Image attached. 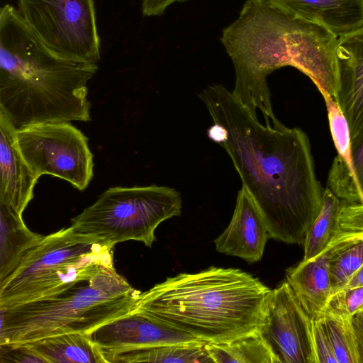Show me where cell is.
<instances>
[{
    "label": "cell",
    "mask_w": 363,
    "mask_h": 363,
    "mask_svg": "<svg viewBox=\"0 0 363 363\" xmlns=\"http://www.w3.org/2000/svg\"><path fill=\"white\" fill-rule=\"evenodd\" d=\"M319 91L325 102L330 129L337 156L349 165L352 159V144L348 121L335 99L326 91Z\"/></svg>",
    "instance_id": "d4e9b609"
},
{
    "label": "cell",
    "mask_w": 363,
    "mask_h": 363,
    "mask_svg": "<svg viewBox=\"0 0 363 363\" xmlns=\"http://www.w3.org/2000/svg\"><path fill=\"white\" fill-rule=\"evenodd\" d=\"M362 211H363V203H356Z\"/></svg>",
    "instance_id": "1f68e13d"
},
{
    "label": "cell",
    "mask_w": 363,
    "mask_h": 363,
    "mask_svg": "<svg viewBox=\"0 0 363 363\" xmlns=\"http://www.w3.org/2000/svg\"><path fill=\"white\" fill-rule=\"evenodd\" d=\"M258 331L277 363H316L313 319L286 281L272 289Z\"/></svg>",
    "instance_id": "30bf717a"
},
{
    "label": "cell",
    "mask_w": 363,
    "mask_h": 363,
    "mask_svg": "<svg viewBox=\"0 0 363 363\" xmlns=\"http://www.w3.org/2000/svg\"><path fill=\"white\" fill-rule=\"evenodd\" d=\"M21 345L44 363H107L101 347L87 335L80 333L55 335Z\"/></svg>",
    "instance_id": "ac0fdd59"
},
{
    "label": "cell",
    "mask_w": 363,
    "mask_h": 363,
    "mask_svg": "<svg viewBox=\"0 0 363 363\" xmlns=\"http://www.w3.org/2000/svg\"><path fill=\"white\" fill-rule=\"evenodd\" d=\"M358 363H363V310L352 318Z\"/></svg>",
    "instance_id": "f546056e"
},
{
    "label": "cell",
    "mask_w": 363,
    "mask_h": 363,
    "mask_svg": "<svg viewBox=\"0 0 363 363\" xmlns=\"http://www.w3.org/2000/svg\"><path fill=\"white\" fill-rule=\"evenodd\" d=\"M140 294L118 274L114 266L104 267L52 296L0 308V345L65 333L88 335L130 314Z\"/></svg>",
    "instance_id": "5b68a950"
},
{
    "label": "cell",
    "mask_w": 363,
    "mask_h": 363,
    "mask_svg": "<svg viewBox=\"0 0 363 363\" xmlns=\"http://www.w3.org/2000/svg\"><path fill=\"white\" fill-rule=\"evenodd\" d=\"M271 291L240 269L211 267L141 293L131 313L206 343L225 342L258 330Z\"/></svg>",
    "instance_id": "277c9868"
},
{
    "label": "cell",
    "mask_w": 363,
    "mask_h": 363,
    "mask_svg": "<svg viewBox=\"0 0 363 363\" xmlns=\"http://www.w3.org/2000/svg\"><path fill=\"white\" fill-rule=\"evenodd\" d=\"M30 28L59 55L95 63L101 58L94 0H17Z\"/></svg>",
    "instance_id": "ba28073f"
},
{
    "label": "cell",
    "mask_w": 363,
    "mask_h": 363,
    "mask_svg": "<svg viewBox=\"0 0 363 363\" xmlns=\"http://www.w3.org/2000/svg\"><path fill=\"white\" fill-rule=\"evenodd\" d=\"M186 1L188 0H143L142 13L144 16H161L171 4Z\"/></svg>",
    "instance_id": "f1b7e54d"
},
{
    "label": "cell",
    "mask_w": 363,
    "mask_h": 363,
    "mask_svg": "<svg viewBox=\"0 0 363 363\" xmlns=\"http://www.w3.org/2000/svg\"><path fill=\"white\" fill-rule=\"evenodd\" d=\"M343 201L330 189H324L320 211L308 228L303 242V260L315 258L330 245L337 233Z\"/></svg>",
    "instance_id": "7402d4cb"
},
{
    "label": "cell",
    "mask_w": 363,
    "mask_h": 363,
    "mask_svg": "<svg viewBox=\"0 0 363 363\" xmlns=\"http://www.w3.org/2000/svg\"><path fill=\"white\" fill-rule=\"evenodd\" d=\"M339 89L334 97L347 118L352 150L363 141V28L338 37Z\"/></svg>",
    "instance_id": "7c38bea8"
},
{
    "label": "cell",
    "mask_w": 363,
    "mask_h": 363,
    "mask_svg": "<svg viewBox=\"0 0 363 363\" xmlns=\"http://www.w3.org/2000/svg\"><path fill=\"white\" fill-rule=\"evenodd\" d=\"M206 343L171 345L127 350L105 354L107 363L160 362V363H209Z\"/></svg>",
    "instance_id": "d6986e66"
},
{
    "label": "cell",
    "mask_w": 363,
    "mask_h": 363,
    "mask_svg": "<svg viewBox=\"0 0 363 363\" xmlns=\"http://www.w3.org/2000/svg\"><path fill=\"white\" fill-rule=\"evenodd\" d=\"M337 363H358L352 318L323 313L321 316Z\"/></svg>",
    "instance_id": "cb8c5ba5"
},
{
    "label": "cell",
    "mask_w": 363,
    "mask_h": 363,
    "mask_svg": "<svg viewBox=\"0 0 363 363\" xmlns=\"http://www.w3.org/2000/svg\"><path fill=\"white\" fill-rule=\"evenodd\" d=\"M95 63L55 52L17 9H0V111L18 130L52 121L91 120L87 82Z\"/></svg>",
    "instance_id": "3957f363"
},
{
    "label": "cell",
    "mask_w": 363,
    "mask_h": 363,
    "mask_svg": "<svg viewBox=\"0 0 363 363\" xmlns=\"http://www.w3.org/2000/svg\"><path fill=\"white\" fill-rule=\"evenodd\" d=\"M199 96L214 123L225 130L219 145L259 209L269 238L303 244L320 211L324 193L306 134L284 125H262L223 85L208 86Z\"/></svg>",
    "instance_id": "6da1fadb"
},
{
    "label": "cell",
    "mask_w": 363,
    "mask_h": 363,
    "mask_svg": "<svg viewBox=\"0 0 363 363\" xmlns=\"http://www.w3.org/2000/svg\"><path fill=\"white\" fill-rule=\"evenodd\" d=\"M363 310V286L343 289L333 294L324 313L351 319Z\"/></svg>",
    "instance_id": "484cf974"
},
{
    "label": "cell",
    "mask_w": 363,
    "mask_h": 363,
    "mask_svg": "<svg viewBox=\"0 0 363 363\" xmlns=\"http://www.w3.org/2000/svg\"><path fill=\"white\" fill-rule=\"evenodd\" d=\"M330 254L328 246L315 258L302 260L286 271V281L312 319L323 315L333 294L329 270Z\"/></svg>",
    "instance_id": "2e32d148"
},
{
    "label": "cell",
    "mask_w": 363,
    "mask_h": 363,
    "mask_svg": "<svg viewBox=\"0 0 363 363\" xmlns=\"http://www.w3.org/2000/svg\"><path fill=\"white\" fill-rule=\"evenodd\" d=\"M88 336L101 347L104 356L163 345L206 343L133 313L101 325Z\"/></svg>",
    "instance_id": "8fae6325"
},
{
    "label": "cell",
    "mask_w": 363,
    "mask_h": 363,
    "mask_svg": "<svg viewBox=\"0 0 363 363\" xmlns=\"http://www.w3.org/2000/svg\"><path fill=\"white\" fill-rule=\"evenodd\" d=\"M295 18L320 25L337 37L363 28V0H265Z\"/></svg>",
    "instance_id": "9a60e30c"
},
{
    "label": "cell",
    "mask_w": 363,
    "mask_h": 363,
    "mask_svg": "<svg viewBox=\"0 0 363 363\" xmlns=\"http://www.w3.org/2000/svg\"><path fill=\"white\" fill-rule=\"evenodd\" d=\"M205 347L214 363H277L258 330Z\"/></svg>",
    "instance_id": "44dd1931"
},
{
    "label": "cell",
    "mask_w": 363,
    "mask_h": 363,
    "mask_svg": "<svg viewBox=\"0 0 363 363\" xmlns=\"http://www.w3.org/2000/svg\"><path fill=\"white\" fill-rule=\"evenodd\" d=\"M329 246V270L333 294L343 289L363 265V238L337 233Z\"/></svg>",
    "instance_id": "ffe728a7"
},
{
    "label": "cell",
    "mask_w": 363,
    "mask_h": 363,
    "mask_svg": "<svg viewBox=\"0 0 363 363\" xmlns=\"http://www.w3.org/2000/svg\"><path fill=\"white\" fill-rule=\"evenodd\" d=\"M232 60L235 85L232 92L255 118L262 111L265 125H282L271 105L267 76L291 66L308 77L318 90L333 98L339 89L338 37L317 23L291 16L265 0H247L238 18L220 38Z\"/></svg>",
    "instance_id": "7a4b0ae2"
},
{
    "label": "cell",
    "mask_w": 363,
    "mask_h": 363,
    "mask_svg": "<svg viewBox=\"0 0 363 363\" xmlns=\"http://www.w3.org/2000/svg\"><path fill=\"white\" fill-rule=\"evenodd\" d=\"M363 286V265L354 273L344 289Z\"/></svg>",
    "instance_id": "4dcf8cb0"
},
{
    "label": "cell",
    "mask_w": 363,
    "mask_h": 363,
    "mask_svg": "<svg viewBox=\"0 0 363 363\" xmlns=\"http://www.w3.org/2000/svg\"><path fill=\"white\" fill-rule=\"evenodd\" d=\"M181 208L180 194L170 187H111L72 218L71 227L113 245L133 240L150 247L155 240L157 227L179 216Z\"/></svg>",
    "instance_id": "52a82bcc"
},
{
    "label": "cell",
    "mask_w": 363,
    "mask_h": 363,
    "mask_svg": "<svg viewBox=\"0 0 363 363\" xmlns=\"http://www.w3.org/2000/svg\"><path fill=\"white\" fill-rule=\"evenodd\" d=\"M16 134L13 124L0 111V203L22 215L40 177L22 156Z\"/></svg>",
    "instance_id": "5bb4252c"
},
{
    "label": "cell",
    "mask_w": 363,
    "mask_h": 363,
    "mask_svg": "<svg viewBox=\"0 0 363 363\" xmlns=\"http://www.w3.org/2000/svg\"><path fill=\"white\" fill-rule=\"evenodd\" d=\"M327 187L345 202L363 203V141L352 150L349 165L337 155L329 170Z\"/></svg>",
    "instance_id": "603a6c76"
},
{
    "label": "cell",
    "mask_w": 363,
    "mask_h": 363,
    "mask_svg": "<svg viewBox=\"0 0 363 363\" xmlns=\"http://www.w3.org/2000/svg\"><path fill=\"white\" fill-rule=\"evenodd\" d=\"M20 152L39 177L50 174L85 190L94 176L88 138L69 122L33 124L17 130Z\"/></svg>",
    "instance_id": "9c48e42d"
},
{
    "label": "cell",
    "mask_w": 363,
    "mask_h": 363,
    "mask_svg": "<svg viewBox=\"0 0 363 363\" xmlns=\"http://www.w3.org/2000/svg\"><path fill=\"white\" fill-rule=\"evenodd\" d=\"M1 362H43L26 346L19 345H0Z\"/></svg>",
    "instance_id": "83f0119b"
},
{
    "label": "cell",
    "mask_w": 363,
    "mask_h": 363,
    "mask_svg": "<svg viewBox=\"0 0 363 363\" xmlns=\"http://www.w3.org/2000/svg\"><path fill=\"white\" fill-rule=\"evenodd\" d=\"M44 238L28 229L22 215L0 203V286Z\"/></svg>",
    "instance_id": "e0dca14e"
},
{
    "label": "cell",
    "mask_w": 363,
    "mask_h": 363,
    "mask_svg": "<svg viewBox=\"0 0 363 363\" xmlns=\"http://www.w3.org/2000/svg\"><path fill=\"white\" fill-rule=\"evenodd\" d=\"M269 238L267 225L259 209L242 186L228 226L214 240L216 250L254 263L262 258Z\"/></svg>",
    "instance_id": "4fadbf2b"
},
{
    "label": "cell",
    "mask_w": 363,
    "mask_h": 363,
    "mask_svg": "<svg viewBox=\"0 0 363 363\" xmlns=\"http://www.w3.org/2000/svg\"><path fill=\"white\" fill-rule=\"evenodd\" d=\"M114 245L71 226L45 236L0 286V308L52 296L113 266Z\"/></svg>",
    "instance_id": "8992f818"
},
{
    "label": "cell",
    "mask_w": 363,
    "mask_h": 363,
    "mask_svg": "<svg viewBox=\"0 0 363 363\" xmlns=\"http://www.w3.org/2000/svg\"><path fill=\"white\" fill-rule=\"evenodd\" d=\"M313 340L316 363H337L321 317L313 319Z\"/></svg>",
    "instance_id": "4316f807"
}]
</instances>
